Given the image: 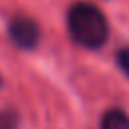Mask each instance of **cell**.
I'll return each instance as SVG.
<instances>
[{"label":"cell","instance_id":"obj_5","mask_svg":"<svg viewBox=\"0 0 129 129\" xmlns=\"http://www.w3.org/2000/svg\"><path fill=\"white\" fill-rule=\"evenodd\" d=\"M117 60H119V64H121V69L129 75V48H125V50H121L119 54H117Z\"/></svg>","mask_w":129,"mask_h":129},{"label":"cell","instance_id":"obj_3","mask_svg":"<svg viewBox=\"0 0 129 129\" xmlns=\"http://www.w3.org/2000/svg\"><path fill=\"white\" fill-rule=\"evenodd\" d=\"M101 129H129V117L119 109H111L103 115Z\"/></svg>","mask_w":129,"mask_h":129},{"label":"cell","instance_id":"obj_1","mask_svg":"<svg viewBox=\"0 0 129 129\" xmlns=\"http://www.w3.org/2000/svg\"><path fill=\"white\" fill-rule=\"evenodd\" d=\"M69 32L75 42L87 48H99L109 36V24L97 6L89 2H77L69 10Z\"/></svg>","mask_w":129,"mask_h":129},{"label":"cell","instance_id":"obj_2","mask_svg":"<svg viewBox=\"0 0 129 129\" xmlns=\"http://www.w3.org/2000/svg\"><path fill=\"white\" fill-rule=\"evenodd\" d=\"M10 36L18 46L32 48L38 42L40 30L34 20H30L26 16H18V18H12V22H10Z\"/></svg>","mask_w":129,"mask_h":129},{"label":"cell","instance_id":"obj_4","mask_svg":"<svg viewBox=\"0 0 129 129\" xmlns=\"http://www.w3.org/2000/svg\"><path fill=\"white\" fill-rule=\"evenodd\" d=\"M16 127V115L10 111L0 113V129H14Z\"/></svg>","mask_w":129,"mask_h":129}]
</instances>
